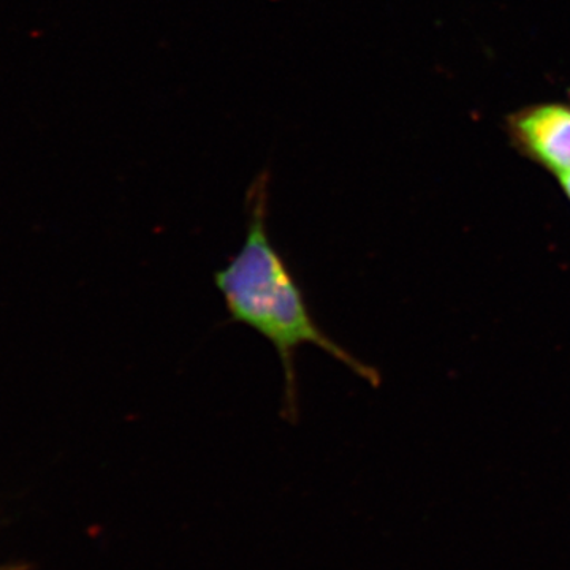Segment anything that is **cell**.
Wrapping results in <instances>:
<instances>
[{
	"label": "cell",
	"mask_w": 570,
	"mask_h": 570,
	"mask_svg": "<svg viewBox=\"0 0 570 570\" xmlns=\"http://www.w3.org/2000/svg\"><path fill=\"white\" fill-rule=\"evenodd\" d=\"M0 570H29V566L26 562H9L0 566Z\"/></svg>",
	"instance_id": "cell-4"
},
{
	"label": "cell",
	"mask_w": 570,
	"mask_h": 570,
	"mask_svg": "<svg viewBox=\"0 0 570 570\" xmlns=\"http://www.w3.org/2000/svg\"><path fill=\"white\" fill-rule=\"evenodd\" d=\"M510 146L554 179L570 174V102L527 105L505 116Z\"/></svg>",
	"instance_id": "cell-2"
},
{
	"label": "cell",
	"mask_w": 570,
	"mask_h": 570,
	"mask_svg": "<svg viewBox=\"0 0 570 570\" xmlns=\"http://www.w3.org/2000/svg\"><path fill=\"white\" fill-rule=\"evenodd\" d=\"M268 195L269 174L264 170L247 189L245 245L214 275V283L224 296L232 321L250 326L276 348L284 373V415L295 423L298 420L295 356L299 347L321 348L373 387L381 384V376L374 367L335 343L314 321L291 266L269 238Z\"/></svg>",
	"instance_id": "cell-1"
},
{
	"label": "cell",
	"mask_w": 570,
	"mask_h": 570,
	"mask_svg": "<svg viewBox=\"0 0 570 570\" xmlns=\"http://www.w3.org/2000/svg\"><path fill=\"white\" fill-rule=\"evenodd\" d=\"M557 181L560 184L561 193L564 194L570 204V174L560 176V178H557Z\"/></svg>",
	"instance_id": "cell-3"
}]
</instances>
